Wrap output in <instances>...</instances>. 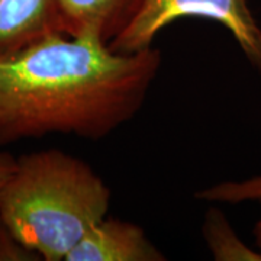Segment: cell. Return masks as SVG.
<instances>
[{
  "mask_svg": "<svg viewBox=\"0 0 261 261\" xmlns=\"http://www.w3.org/2000/svg\"><path fill=\"white\" fill-rule=\"evenodd\" d=\"M161 53H119L93 34L53 32L0 56V145L48 134L99 141L140 112Z\"/></svg>",
  "mask_w": 261,
  "mask_h": 261,
  "instance_id": "cell-1",
  "label": "cell"
},
{
  "mask_svg": "<svg viewBox=\"0 0 261 261\" xmlns=\"http://www.w3.org/2000/svg\"><path fill=\"white\" fill-rule=\"evenodd\" d=\"M63 32L54 0H0V56Z\"/></svg>",
  "mask_w": 261,
  "mask_h": 261,
  "instance_id": "cell-6",
  "label": "cell"
},
{
  "mask_svg": "<svg viewBox=\"0 0 261 261\" xmlns=\"http://www.w3.org/2000/svg\"><path fill=\"white\" fill-rule=\"evenodd\" d=\"M202 235L206 247L216 261H261V252L252 250L235 232L226 215L211 207L205 214Z\"/></svg>",
  "mask_w": 261,
  "mask_h": 261,
  "instance_id": "cell-7",
  "label": "cell"
},
{
  "mask_svg": "<svg viewBox=\"0 0 261 261\" xmlns=\"http://www.w3.org/2000/svg\"><path fill=\"white\" fill-rule=\"evenodd\" d=\"M16 167V159L8 152H0V190Z\"/></svg>",
  "mask_w": 261,
  "mask_h": 261,
  "instance_id": "cell-10",
  "label": "cell"
},
{
  "mask_svg": "<svg viewBox=\"0 0 261 261\" xmlns=\"http://www.w3.org/2000/svg\"><path fill=\"white\" fill-rule=\"evenodd\" d=\"M3 260L29 261L39 260V257L28 250L23 244L19 243L0 219V261Z\"/></svg>",
  "mask_w": 261,
  "mask_h": 261,
  "instance_id": "cell-9",
  "label": "cell"
},
{
  "mask_svg": "<svg viewBox=\"0 0 261 261\" xmlns=\"http://www.w3.org/2000/svg\"><path fill=\"white\" fill-rule=\"evenodd\" d=\"M160 251L138 225L103 218L67 255L65 261H163Z\"/></svg>",
  "mask_w": 261,
  "mask_h": 261,
  "instance_id": "cell-4",
  "label": "cell"
},
{
  "mask_svg": "<svg viewBox=\"0 0 261 261\" xmlns=\"http://www.w3.org/2000/svg\"><path fill=\"white\" fill-rule=\"evenodd\" d=\"M254 240H255V244H257L258 251L261 252V219L255 224V226H254Z\"/></svg>",
  "mask_w": 261,
  "mask_h": 261,
  "instance_id": "cell-11",
  "label": "cell"
},
{
  "mask_svg": "<svg viewBox=\"0 0 261 261\" xmlns=\"http://www.w3.org/2000/svg\"><path fill=\"white\" fill-rule=\"evenodd\" d=\"M181 18H203L222 25L247 61L261 71V27L247 0H145L132 23L109 47L119 53L152 47L160 31Z\"/></svg>",
  "mask_w": 261,
  "mask_h": 261,
  "instance_id": "cell-3",
  "label": "cell"
},
{
  "mask_svg": "<svg viewBox=\"0 0 261 261\" xmlns=\"http://www.w3.org/2000/svg\"><path fill=\"white\" fill-rule=\"evenodd\" d=\"M67 35L93 34L111 44L132 23L145 0H54Z\"/></svg>",
  "mask_w": 261,
  "mask_h": 261,
  "instance_id": "cell-5",
  "label": "cell"
},
{
  "mask_svg": "<svg viewBox=\"0 0 261 261\" xmlns=\"http://www.w3.org/2000/svg\"><path fill=\"white\" fill-rule=\"evenodd\" d=\"M196 199L211 203H260L261 174L244 180H229L205 187L196 193Z\"/></svg>",
  "mask_w": 261,
  "mask_h": 261,
  "instance_id": "cell-8",
  "label": "cell"
},
{
  "mask_svg": "<svg viewBox=\"0 0 261 261\" xmlns=\"http://www.w3.org/2000/svg\"><path fill=\"white\" fill-rule=\"evenodd\" d=\"M109 203L111 189L89 164L44 149L16 159L0 190V219L39 260L65 261Z\"/></svg>",
  "mask_w": 261,
  "mask_h": 261,
  "instance_id": "cell-2",
  "label": "cell"
}]
</instances>
